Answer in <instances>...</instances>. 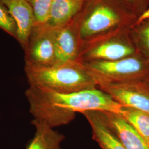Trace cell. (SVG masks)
<instances>
[{"label":"cell","instance_id":"52a82bcc","mask_svg":"<svg viewBox=\"0 0 149 149\" xmlns=\"http://www.w3.org/2000/svg\"><path fill=\"white\" fill-rule=\"evenodd\" d=\"M25 95L33 119L52 128L67 125L76 117V113L61 110L55 106L44 88L29 86Z\"/></svg>","mask_w":149,"mask_h":149},{"label":"cell","instance_id":"6da1fadb","mask_svg":"<svg viewBox=\"0 0 149 149\" xmlns=\"http://www.w3.org/2000/svg\"><path fill=\"white\" fill-rule=\"evenodd\" d=\"M137 18L120 0H85L72 21L82 48L91 40L130 29Z\"/></svg>","mask_w":149,"mask_h":149},{"label":"cell","instance_id":"44dd1931","mask_svg":"<svg viewBox=\"0 0 149 149\" xmlns=\"http://www.w3.org/2000/svg\"><path fill=\"white\" fill-rule=\"evenodd\" d=\"M143 81L144 82V85L149 91V75Z\"/></svg>","mask_w":149,"mask_h":149},{"label":"cell","instance_id":"277c9868","mask_svg":"<svg viewBox=\"0 0 149 149\" xmlns=\"http://www.w3.org/2000/svg\"><path fill=\"white\" fill-rule=\"evenodd\" d=\"M45 90L54 104L63 111L74 113L88 111L111 112L118 114L122 112V105L100 88L87 89L69 93Z\"/></svg>","mask_w":149,"mask_h":149},{"label":"cell","instance_id":"ffe728a7","mask_svg":"<svg viewBox=\"0 0 149 149\" xmlns=\"http://www.w3.org/2000/svg\"><path fill=\"white\" fill-rule=\"evenodd\" d=\"M147 19H149V7L140 16H139L135 24H138Z\"/></svg>","mask_w":149,"mask_h":149},{"label":"cell","instance_id":"3957f363","mask_svg":"<svg viewBox=\"0 0 149 149\" xmlns=\"http://www.w3.org/2000/svg\"><path fill=\"white\" fill-rule=\"evenodd\" d=\"M97 84L144 81L149 75V59L140 54L114 61L84 63Z\"/></svg>","mask_w":149,"mask_h":149},{"label":"cell","instance_id":"8fae6325","mask_svg":"<svg viewBox=\"0 0 149 149\" xmlns=\"http://www.w3.org/2000/svg\"><path fill=\"white\" fill-rule=\"evenodd\" d=\"M100 112L126 149H149L146 141L120 114Z\"/></svg>","mask_w":149,"mask_h":149},{"label":"cell","instance_id":"9c48e42d","mask_svg":"<svg viewBox=\"0 0 149 149\" xmlns=\"http://www.w3.org/2000/svg\"><path fill=\"white\" fill-rule=\"evenodd\" d=\"M55 42L56 64L77 61L81 46L72 19L55 29Z\"/></svg>","mask_w":149,"mask_h":149},{"label":"cell","instance_id":"5bb4252c","mask_svg":"<svg viewBox=\"0 0 149 149\" xmlns=\"http://www.w3.org/2000/svg\"><path fill=\"white\" fill-rule=\"evenodd\" d=\"M31 123L36 132L26 149H63L61 143L65 139L63 134L37 120L33 119Z\"/></svg>","mask_w":149,"mask_h":149},{"label":"cell","instance_id":"ac0fdd59","mask_svg":"<svg viewBox=\"0 0 149 149\" xmlns=\"http://www.w3.org/2000/svg\"><path fill=\"white\" fill-rule=\"evenodd\" d=\"M0 28L17 40L18 30L16 22L5 6L0 2Z\"/></svg>","mask_w":149,"mask_h":149},{"label":"cell","instance_id":"ba28073f","mask_svg":"<svg viewBox=\"0 0 149 149\" xmlns=\"http://www.w3.org/2000/svg\"><path fill=\"white\" fill-rule=\"evenodd\" d=\"M97 87L123 106L149 114V91L143 81L120 83L99 82Z\"/></svg>","mask_w":149,"mask_h":149},{"label":"cell","instance_id":"5b68a950","mask_svg":"<svg viewBox=\"0 0 149 149\" xmlns=\"http://www.w3.org/2000/svg\"><path fill=\"white\" fill-rule=\"evenodd\" d=\"M130 29L113 32L85 43L77 61L84 64L114 61L138 53L130 35Z\"/></svg>","mask_w":149,"mask_h":149},{"label":"cell","instance_id":"4fadbf2b","mask_svg":"<svg viewBox=\"0 0 149 149\" xmlns=\"http://www.w3.org/2000/svg\"><path fill=\"white\" fill-rule=\"evenodd\" d=\"M85 1V0H53L45 24L53 29L65 25L79 13Z\"/></svg>","mask_w":149,"mask_h":149},{"label":"cell","instance_id":"9a60e30c","mask_svg":"<svg viewBox=\"0 0 149 149\" xmlns=\"http://www.w3.org/2000/svg\"><path fill=\"white\" fill-rule=\"evenodd\" d=\"M120 115L131 125L149 145V114L123 106Z\"/></svg>","mask_w":149,"mask_h":149},{"label":"cell","instance_id":"d6986e66","mask_svg":"<svg viewBox=\"0 0 149 149\" xmlns=\"http://www.w3.org/2000/svg\"><path fill=\"white\" fill-rule=\"evenodd\" d=\"M128 10L138 17L149 7V0H120Z\"/></svg>","mask_w":149,"mask_h":149},{"label":"cell","instance_id":"e0dca14e","mask_svg":"<svg viewBox=\"0 0 149 149\" xmlns=\"http://www.w3.org/2000/svg\"><path fill=\"white\" fill-rule=\"evenodd\" d=\"M32 6L36 23L45 24L48 21L50 7L53 0H26Z\"/></svg>","mask_w":149,"mask_h":149},{"label":"cell","instance_id":"7a4b0ae2","mask_svg":"<svg viewBox=\"0 0 149 149\" xmlns=\"http://www.w3.org/2000/svg\"><path fill=\"white\" fill-rule=\"evenodd\" d=\"M30 86L60 93H69L97 87L96 81L79 61L67 62L49 67L24 66Z\"/></svg>","mask_w":149,"mask_h":149},{"label":"cell","instance_id":"7c38bea8","mask_svg":"<svg viewBox=\"0 0 149 149\" xmlns=\"http://www.w3.org/2000/svg\"><path fill=\"white\" fill-rule=\"evenodd\" d=\"M82 114L90 125L92 138L102 149H126L109 127L101 112L88 111Z\"/></svg>","mask_w":149,"mask_h":149},{"label":"cell","instance_id":"30bf717a","mask_svg":"<svg viewBox=\"0 0 149 149\" xmlns=\"http://www.w3.org/2000/svg\"><path fill=\"white\" fill-rule=\"evenodd\" d=\"M0 2L7 8L16 22L18 30L17 40L24 50L36 23L32 6L26 0H0Z\"/></svg>","mask_w":149,"mask_h":149},{"label":"cell","instance_id":"8992f818","mask_svg":"<svg viewBox=\"0 0 149 149\" xmlns=\"http://www.w3.org/2000/svg\"><path fill=\"white\" fill-rule=\"evenodd\" d=\"M55 31L45 23H35L24 49L25 65L49 67L56 64Z\"/></svg>","mask_w":149,"mask_h":149},{"label":"cell","instance_id":"2e32d148","mask_svg":"<svg viewBox=\"0 0 149 149\" xmlns=\"http://www.w3.org/2000/svg\"><path fill=\"white\" fill-rule=\"evenodd\" d=\"M130 32L138 53L149 59V19L135 24Z\"/></svg>","mask_w":149,"mask_h":149}]
</instances>
